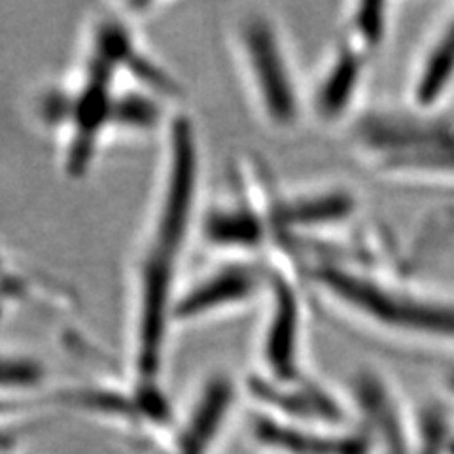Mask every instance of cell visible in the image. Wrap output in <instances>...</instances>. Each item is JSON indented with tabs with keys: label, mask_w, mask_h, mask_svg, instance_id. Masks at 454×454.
<instances>
[{
	"label": "cell",
	"mask_w": 454,
	"mask_h": 454,
	"mask_svg": "<svg viewBox=\"0 0 454 454\" xmlns=\"http://www.w3.org/2000/svg\"><path fill=\"white\" fill-rule=\"evenodd\" d=\"M201 195V135L188 114L180 112L165 127L160 186L137 267L133 352L142 380L158 377L175 328L182 267L199 233Z\"/></svg>",
	"instance_id": "6da1fadb"
},
{
	"label": "cell",
	"mask_w": 454,
	"mask_h": 454,
	"mask_svg": "<svg viewBox=\"0 0 454 454\" xmlns=\"http://www.w3.org/2000/svg\"><path fill=\"white\" fill-rule=\"evenodd\" d=\"M307 292L380 337L454 352V292L364 260L317 255L301 265Z\"/></svg>",
	"instance_id": "7a4b0ae2"
},
{
	"label": "cell",
	"mask_w": 454,
	"mask_h": 454,
	"mask_svg": "<svg viewBox=\"0 0 454 454\" xmlns=\"http://www.w3.org/2000/svg\"><path fill=\"white\" fill-rule=\"evenodd\" d=\"M348 148L372 175L454 186V114L409 106L362 110L347 125Z\"/></svg>",
	"instance_id": "3957f363"
},
{
	"label": "cell",
	"mask_w": 454,
	"mask_h": 454,
	"mask_svg": "<svg viewBox=\"0 0 454 454\" xmlns=\"http://www.w3.org/2000/svg\"><path fill=\"white\" fill-rule=\"evenodd\" d=\"M230 40L258 120L275 133L300 129L309 118V88L280 21L265 10H247L233 20Z\"/></svg>",
	"instance_id": "277c9868"
},
{
	"label": "cell",
	"mask_w": 454,
	"mask_h": 454,
	"mask_svg": "<svg viewBox=\"0 0 454 454\" xmlns=\"http://www.w3.org/2000/svg\"><path fill=\"white\" fill-rule=\"evenodd\" d=\"M303 280L280 260H271L263 322L258 333L260 377L277 385L303 380L305 373V300Z\"/></svg>",
	"instance_id": "5b68a950"
},
{
	"label": "cell",
	"mask_w": 454,
	"mask_h": 454,
	"mask_svg": "<svg viewBox=\"0 0 454 454\" xmlns=\"http://www.w3.org/2000/svg\"><path fill=\"white\" fill-rule=\"evenodd\" d=\"M269 277V258H222L208 271L184 282L175 307V325L201 324L262 303Z\"/></svg>",
	"instance_id": "8992f818"
},
{
	"label": "cell",
	"mask_w": 454,
	"mask_h": 454,
	"mask_svg": "<svg viewBox=\"0 0 454 454\" xmlns=\"http://www.w3.org/2000/svg\"><path fill=\"white\" fill-rule=\"evenodd\" d=\"M358 193L347 186H317L294 193L269 190L267 210L277 248L303 243L350 223L360 212Z\"/></svg>",
	"instance_id": "52a82bcc"
},
{
	"label": "cell",
	"mask_w": 454,
	"mask_h": 454,
	"mask_svg": "<svg viewBox=\"0 0 454 454\" xmlns=\"http://www.w3.org/2000/svg\"><path fill=\"white\" fill-rule=\"evenodd\" d=\"M372 57L340 38L309 85V116L320 123L343 127L358 116L367 67Z\"/></svg>",
	"instance_id": "ba28073f"
},
{
	"label": "cell",
	"mask_w": 454,
	"mask_h": 454,
	"mask_svg": "<svg viewBox=\"0 0 454 454\" xmlns=\"http://www.w3.org/2000/svg\"><path fill=\"white\" fill-rule=\"evenodd\" d=\"M454 95V6L439 18L419 48L409 70L407 105L447 110Z\"/></svg>",
	"instance_id": "9c48e42d"
},
{
	"label": "cell",
	"mask_w": 454,
	"mask_h": 454,
	"mask_svg": "<svg viewBox=\"0 0 454 454\" xmlns=\"http://www.w3.org/2000/svg\"><path fill=\"white\" fill-rule=\"evenodd\" d=\"M394 27V4L356 3L347 8L343 20V36L352 46L373 57L387 44Z\"/></svg>",
	"instance_id": "30bf717a"
},
{
	"label": "cell",
	"mask_w": 454,
	"mask_h": 454,
	"mask_svg": "<svg viewBox=\"0 0 454 454\" xmlns=\"http://www.w3.org/2000/svg\"><path fill=\"white\" fill-rule=\"evenodd\" d=\"M443 385L454 395V364H450L443 372Z\"/></svg>",
	"instance_id": "8fae6325"
}]
</instances>
